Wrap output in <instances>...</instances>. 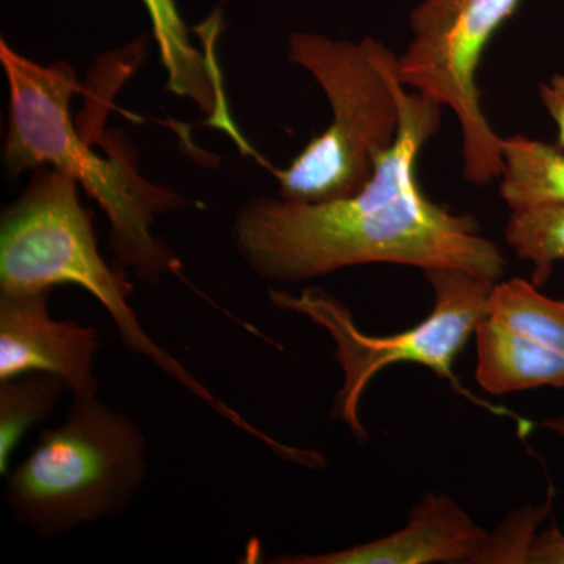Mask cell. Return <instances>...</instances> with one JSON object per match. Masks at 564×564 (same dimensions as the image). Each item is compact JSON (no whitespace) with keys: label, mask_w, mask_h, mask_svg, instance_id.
<instances>
[{"label":"cell","mask_w":564,"mask_h":564,"mask_svg":"<svg viewBox=\"0 0 564 564\" xmlns=\"http://www.w3.org/2000/svg\"><path fill=\"white\" fill-rule=\"evenodd\" d=\"M404 88L399 137L361 191L326 203L256 196L239 207L232 242L252 272L288 284L364 263H397L502 278L503 252L481 236L477 218L433 203L419 185L415 163L440 131L443 106Z\"/></svg>","instance_id":"obj_1"},{"label":"cell","mask_w":564,"mask_h":564,"mask_svg":"<svg viewBox=\"0 0 564 564\" xmlns=\"http://www.w3.org/2000/svg\"><path fill=\"white\" fill-rule=\"evenodd\" d=\"M66 389L61 378L43 372L0 381V474H10L11 456L22 437L51 417Z\"/></svg>","instance_id":"obj_14"},{"label":"cell","mask_w":564,"mask_h":564,"mask_svg":"<svg viewBox=\"0 0 564 564\" xmlns=\"http://www.w3.org/2000/svg\"><path fill=\"white\" fill-rule=\"evenodd\" d=\"M423 273L433 289L432 313L413 328L392 336L361 332L350 311L323 289L310 288L299 296L269 292L274 306L304 315L333 337V356L344 373L333 415L358 440L367 437L359 417L362 393L381 370L393 364H421L456 391L467 393L455 377V358L488 314L489 295L496 282L458 269H430Z\"/></svg>","instance_id":"obj_6"},{"label":"cell","mask_w":564,"mask_h":564,"mask_svg":"<svg viewBox=\"0 0 564 564\" xmlns=\"http://www.w3.org/2000/svg\"><path fill=\"white\" fill-rule=\"evenodd\" d=\"M503 236L521 261L532 263V282L541 288L555 262L564 261V206L511 210Z\"/></svg>","instance_id":"obj_15"},{"label":"cell","mask_w":564,"mask_h":564,"mask_svg":"<svg viewBox=\"0 0 564 564\" xmlns=\"http://www.w3.org/2000/svg\"><path fill=\"white\" fill-rule=\"evenodd\" d=\"M500 196L510 210L564 206V150L543 140L513 135L502 141Z\"/></svg>","instance_id":"obj_12"},{"label":"cell","mask_w":564,"mask_h":564,"mask_svg":"<svg viewBox=\"0 0 564 564\" xmlns=\"http://www.w3.org/2000/svg\"><path fill=\"white\" fill-rule=\"evenodd\" d=\"M540 99L556 126V144L564 150V74H555L540 84Z\"/></svg>","instance_id":"obj_17"},{"label":"cell","mask_w":564,"mask_h":564,"mask_svg":"<svg viewBox=\"0 0 564 564\" xmlns=\"http://www.w3.org/2000/svg\"><path fill=\"white\" fill-rule=\"evenodd\" d=\"M288 58L321 85L333 120L288 169L274 170L278 196L326 203L355 195L399 137V55L372 36L348 41L293 32Z\"/></svg>","instance_id":"obj_4"},{"label":"cell","mask_w":564,"mask_h":564,"mask_svg":"<svg viewBox=\"0 0 564 564\" xmlns=\"http://www.w3.org/2000/svg\"><path fill=\"white\" fill-rule=\"evenodd\" d=\"M147 440L129 415L74 399L65 421L44 430L9 474L6 499L18 524L41 538L124 511L147 478Z\"/></svg>","instance_id":"obj_5"},{"label":"cell","mask_w":564,"mask_h":564,"mask_svg":"<svg viewBox=\"0 0 564 564\" xmlns=\"http://www.w3.org/2000/svg\"><path fill=\"white\" fill-rule=\"evenodd\" d=\"M489 533L444 494H426L399 532L321 555L280 556V564L480 563Z\"/></svg>","instance_id":"obj_9"},{"label":"cell","mask_w":564,"mask_h":564,"mask_svg":"<svg viewBox=\"0 0 564 564\" xmlns=\"http://www.w3.org/2000/svg\"><path fill=\"white\" fill-rule=\"evenodd\" d=\"M540 425L543 426V429L549 430V432L558 434V436L564 437V415H558V417L544 419Z\"/></svg>","instance_id":"obj_19"},{"label":"cell","mask_w":564,"mask_h":564,"mask_svg":"<svg viewBox=\"0 0 564 564\" xmlns=\"http://www.w3.org/2000/svg\"><path fill=\"white\" fill-rule=\"evenodd\" d=\"M486 318L524 339L564 352V302L549 299L533 282L497 281Z\"/></svg>","instance_id":"obj_13"},{"label":"cell","mask_w":564,"mask_h":564,"mask_svg":"<svg viewBox=\"0 0 564 564\" xmlns=\"http://www.w3.org/2000/svg\"><path fill=\"white\" fill-rule=\"evenodd\" d=\"M0 63L9 84L3 165L11 177L52 166L76 177L110 221V250L117 269L132 270L147 284L181 276L182 261L165 240L152 234L159 215L187 207L181 193L144 180L128 140H110L107 158L93 151L74 128L70 99L82 90L69 63L54 65L22 57L6 40Z\"/></svg>","instance_id":"obj_2"},{"label":"cell","mask_w":564,"mask_h":564,"mask_svg":"<svg viewBox=\"0 0 564 564\" xmlns=\"http://www.w3.org/2000/svg\"><path fill=\"white\" fill-rule=\"evenodd\" d=\"M521 0H421L411 40L399 55L404 87L448 107L462 131L464 180L491 184L502 174V137L481 107L477 70L486 46Z\"/></svg>","instance_id":"obj_7"},{"label":"cell","mask_w":564,"mask_h":564,"mask_svg":"<svg viewBox=\"0 0 564 564\" xmlns=\"http://www.w3.org/2000/svg\"><path fill=\"white\" fill-rule=\"evenodd\" d=\"M51 295L52 291L0 293V381L32 372L51 373L65 381L74 399L98 397V329L52 318Z\"/></svg>","instance_id":"obj_8"},{"label":"cell","mask_w":564,"mask_h":564,"mask_svg":"<svg viewBox=\"0 0 564 564\" xmlns=\"http://www.w3.org/2000/svg\"><path fill=\"white\" fill-rule=\"evenodd\" d=\"M70 174L40 166L20 198L3 207L0 217V293L22 295L77 285L102 304L129 351L151 359L163 372L234 426L258 441L269 434L251 425L214 395L176 358L159 347L140 325L129 303L133 284L128 272L111 269L99 252L91 212L77 193Z\"/></svg>","instance_id":"obj_3"},{"label":"cell","mask_w":564,"mask_h":564,"mask_svg":"<svg viewBox=\"0 0 564 564\" xmlns=\"http://www.w3.org/2000/svg\"><path fill=\"white\" fill-rule=\"evenodd\" d=\"M529 563L532 564H564V534L558 527L538 534L530 551Z\"/></svg>","instance_id":"obj_18"},{"label":"cell","mask_w":564,"mask_h":564,"mask_svg":"<svg viewBox=\"0 0 564 564\" xmlns=\"http://www.w3.org/2000/svg\"><path fill=\"white\" fill-rule=\"evenodd\" d=\"M477 381L494 395L564 388V352L524 339L484 318L475 332Z\"/></svg>","instance_id":"obj_10"},{"label":"cell","mask_w":564,"mask_h":564,"mask_svg":"<svg viewBox=\"0 0 564 564\" xmlns=\"http://www.w3.org/2000/svg\"><path fill=\"white\" fill-rule=\"evenodd\" d=\"M152 24L163 68L166 70V90L196 104L203 113L217 117L228 124L220 73L209 54L196 50L182 21L174 0H143Z\"/></svg>","instance_id":"obj_11"},{"label":"cell","mask_w":564,"mask_h":564,"mask_svg":"<svg viewBox=\"0 0 564 564\" xmlns=\"http://www.w3.org/2000/svg\"><path fill=\"white\" fill-rule=\"evenodd\" d=\"M551 510L552 500L549 499L541 507L516 511L497 532L489 533V543L480 563H529L530 551L538 536V527L547 518Z\"/></svg>","instance_id":"obj_16"}]
</instances>
